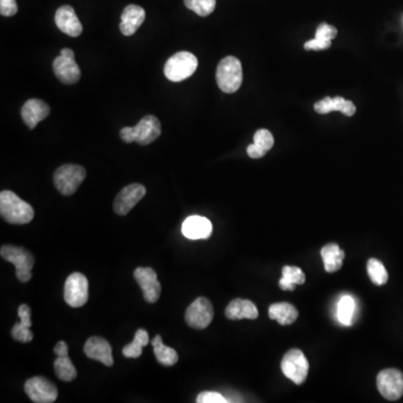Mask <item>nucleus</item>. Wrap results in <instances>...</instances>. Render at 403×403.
I'll list each match as a JSON object with an SVG mask.
<instances>
[{"mask_svg":"<svg viewBox=\"0 0 403 403\" xmlns=\"http://www.w3.org/2000/svg\"><path fill=\"white\" fill-rule=\"evenodd\" d=\"M0 214L8 223L23 225L32 222L34 209L14 191H3L0 193Z\"/></svg>","mask_w":403,"mask_h":403,"instance_id":"nucleus-1","label":"nucleus"},{"mask_svg":"<svg viewBox=\"0 0 403 403\" xmlns=\"http://www.w3.org/2000/svg\"><path fill=\"white\" fill-rule=\"evenodd\" d=\"M162 134V125L155 116H146L135 127H125L120 130V137L127 144L137 142L142 146L149 145Z\"/></svg>","mask_w":403,"mask_h":403,"instance_id":"nucleus-2","label":"nucleus"},{"mask_svg":"<svg viewBox=\"0 0 403 403\" xmlns=\"http://www.w3.org/2000/svg\"><path fill=\"white\" fill-rule=\"evenodd\" d=\"M243 81L242 65L234 56H227L218 63L216 69V82L221 90L234 93L240 89Z\"/></svg>","mask_w":403,"mask_h":403,"instance_id":"nucleus-3","label":"nucleus"},{"mask_svg":"<svg viewBox=\"0 0 403 403\" xmlns=\"http://www.w3.org/2000/svg\"><path fill=\"white\" fill-rule=\"evenodd\" d=\"M0 255L3 260L14 264L16 277L21 282H28L32 279V269L34 267V257L28 250L16 246H3Z\"/></svg>","mask_w":403,"mask_h":403,"instance_id":"nucleus-4","label":"nucleus"},{"mask_svg":"<svg viewBox=\"0 0 403 403\" xmlns=\"http://www.w3.org/2000/svg\"><path fill=\"white\" fill-rule=\"evenodd\" d=\"M198 61L194 54L189 52H178L166 62L164 73L171 82L184 81L191 78L198 69Z\"/></svg>","mask_w":403,"mask_h":403,"instance_id":"nucleus-5","label":"nucleus"},{"mask_svg":"<svg viewBox=\"0 0 403 403\" xmlns=\"http://www.w3.org/2000/svg\"><path fill=\"white\" fill-rule=\"evenodd\" d=\"M85 177L87 171L82 166L67 164L56 169L54 184L61 194L70 196L78 191Z\"/></svg>","mask_w":403,"mask_h":403,"instance_id":"nucleus-6","label":"nucleus"},{"mask_svg":"<svg viewBox=\"0 0 403 403\" xmlns=\"http://www.w3.org/2000/svg\"><path fill=\"white\" fill-rule=\"evenodd\" d=\"M71 49H63L61 54L53 62V71L58 81L63 85H76L81 78V71Z\"/></svg>","mask_w":403,"mask_h":403,"instance_id":"nucleus-7","label":"nucleus"},{"mask_svg":"<svg viewBox=\"0 0 403 403\" xmlns=\"http://www.w3.org/2000/svg\"><path fill=\"white\" fill-rule=\"evenodd\" d=\"M282 370L284 377L300 386L307 379L309 364L305 354L300 350L293 348L284 354L282 361Z\"/></svg>","mask_w":403,"mask_h":403,"instance_id":"nucleus-8","label":"nucleus"},{"mask_svg":"<svg viewBox=\"0 0 403 403\" xmlns=\"http://www.w3.org/2000/svg\"><path fill=\"white\" fill-rule=\"evenodd\" d=\"M64 299L73 308L85 306L89 299V282L80 273H73L67 277L64 286Z\"/></svg>","mask_w":403,"mask_h":403,"instance_id":"nucleus-9","label":"nucleus"},{"mask_svg":"<svg viewBox=\"0 0 403 403\" xmlns=\"http://www.w3.org/2000/svg\"><path fill=\"white\" fill-rule=\"evenodd\" d=\"M213 306L209 299L200 297L189 305L185 313V320L189 327L204 329L212 323Z\"/></svg>","mask_w":403,"mask_h":403,"instance_id":"nucleus-10","label":"nucleus"},{"mask_svg":"<svg viewBox=\"0 0 403 403\" xmlns=\"http://www.w3.org/2000/svg\"><path fill=\"white\" fill-rule=\"evenodd\" d=\"M377 386L383 397L395 401L403 395L402 372L395 368L383 370L377 377Z\"/></svg>","mask_w":403,"mask_h":403,"instance_id":"nucleus-11","label":"nucleus"},{"mask_svg":"<svg viewBox=\"0 0 403 403\" xmlns=\"http://www.w3.org/2000/svg\"><path fill=\"white\" fill-rule=\"evenodd\" d=\"M26 395L33 402L52 403L58 397V389L51 381L43 377L29 379L24 386Z\"/></svg>","mask_w":403,"mask_h":403,"instance_id":"nucleus-12","label":"nucleus"},{"mask_svg":"<svg viewBox=\"0 0 403 403\" xmlns=\"http://www.w3.org/2000/svg\"><path fill=\"white\" fill-rule=\"evenodd\" d=\"M146 195V187L142 184H130L120 191L114 200V209L118 215H127Z\"/></svg>","mask_w":403,"mask_h":403,"instance_id":"nucleus-13","label":"nucleus"},{"mask_svg":"<svg viewBox=\"0 0 403 403\" xmlns=\"http://www.w3.org/2000/svg\"><path fill=\"white\" fill-rule=\"evenodd\" d=\"M135 279L142 288L146 302L154 304L160 297L162 287L157 279V273L151 268H137L134 273Z\"/></svg>","mask_w":403,"mask_h":403,"instance_id":"nucleus-14","label":"nucleus"},{"mask_svg":"<svg viewBox=\"0 0 403 403\" xmlns=\"http://www.w3.org/2000/svg\"><path fill=\"white\" fill-rule=\"evenodd\" d=\"M50 105L40 99H29L22 108L21 114L25 125L33 130L40 122L50 116Z\"/></svg>","mask_w":403,"mask_h":403,"instance_id":"nucleus-15","label":"nucleus"},{"mask_svg":"<svg viewBox=\"0 0 403 403\" xmlns=\"http://www.w3.org/2000/svg\"><path fill=\"white\" fill-rule=\"evenodd\" d=\"M212 232L213 225L211 221L200 215L189 216L184 221L182 225V233L189 240H200V239L205 240L212 235Z\"/></svg>","mask_w":403,"mask_h":403,"instance_id":"nucleus-16","label":"nucleus"},{"mask_svg":"<svg viewBox=\"0 0 403 403\" xmlns=\"http://www.w3.org/2000/svg\"><path fill=\"white\" fill-rule=\"evenodd\" d=\"M55 24L61 32L71 37H78L81 35L83 31V26L74 9L67 5L60 7L56 10Z\"/></svg>","mask_w":403,"mask_h":403,"instance_id":"nucleus-17","label":"nucleus"},{"mask_svg":"<svg viewBox=\"0 0 403 403\" xmlns=\"http://www.w3.org/2000/svg\"><path fill=\"white\" fill-rule=\"evenodd\" d=\"M85 353L89 359L99 361L105 366H114L112 350L107 340L99 336H92L87 341L85 345Z\"/></svg>","mask_w":403,"mask_h":403,"instance_id":"nucleus-18","label":"nucleus"},{"mask_svg":"<svg viewBox=\"0 0 403 403\" xmlns=\"http://www.w3.org/2000/svg\"><path fill=\"white\" fill-rule=\"evenodd\" d=\"M314 109L320 114H331L333 111H340L343 114L352 117L357 112V107L353 102L345 100L342 96L329 98L326 96L324 99L319 100L314 105Z\"/></svg>","mask_w":403,"mask_h":403,"instance_id":"nucleus-19","label":"nucleus"},{"mask_svg":"<svg viewBox=\"0 0 403 403\" xmlns=\"http://www.w3.org/2000/svg\"><path fill=\"white\" fill-rule=\"evenodd\" d=\"M145 9L137 5H129L122 12L120 31L125 36L134 35L145 22Z\"/></svg>","mask_w":403,"mask_h":403,"instance_id":"nucleus-20","label":"nucleus"},{"mask_svg":"<svg viewBox=\"0 0 403 403\" xmlns=\"http://www.w3.org/2000/svg\"><path fill=\"white\" fill-rule=\"evenodd\" d=\"M225 315L231 320L240 319H257L259 316L258 308L251 300L248 299H234L230 302Z\"/></svg>","mask_w":403,"mask_h":403,"instance_id":"nucleus-21","label":"nucleus"},{"mask_svg":"<svg viewBox=\"0 0 403 403\" xmlns=\"http://www.w3.org/2000/svg\"><path fill=\"white\" fill-rule=\"evenodd\" d=\"M31 308L27 305H21L18 308V317L21 318V322L15 324L12 329V336L15 341L22 343L32 342L33 335L31 327H32V319H31Z\"/></svg>","mask_w":403,"mask_h":403,"instance_id":"nucleus-22","label":"nucleus"},{"mask_svg":"<svg viewBox=\"0 0 403 403\" xmlns=\"http://www.w3.org/2000/svg\"><path fill=\"white\" fill-rule=\"evenodd\" d=\"M337 36V29L332 25L323 23L317 28L315 38L305 43V50L324 51L329 49L332 41Z\"/></svg>","mask_w":403,"mask_h":403,"instance_id":"nucleus-23","label":"nucleus"},{"mask_svg":"<svg viewBox=\"0 0 403 403\" xmlns=\"http://www.w3.org/2000/svg\"><path fill=\"white\" fill-rule=\"evenodd\" d=\"M273 144H275V139H273V134L267 129H260L253 137V144L248 147V155L253 160L261 158L270 149L273 148Z\"/></svg>","mask_w":403,"mask_h":403,"instance_id":"nucleus-24","label":"nucleus"},{"mask_svg":"<svg viewBox=\"0 0 403 403\" xmlns=\"http://www.w3.org/2000/svg\"><path fill=\"white\" fill-rule=\"evenodd\" d=\"M269 317L280 325H291L298 318V311L289 302H277L270 306Z\"/></svg>","mask_w":403,"mask_h":403,"instance_id":"nucleus-25","label":"nucleus"},{"mask_svg":"<svg viewBox=\"0 0 403 403\" xmlns=\"http://www.w3.org/2000/svg\"><path fill=\"white\" fill-rule=\"evenodd\" d=\"M323 261L327 273H335L342 268L343 260L345 258V253L337 244H327L320 251Z\"/></svg>","mask_w":403,"mask_h":403,"instance_id":"nucleus-26","label":"nucleus"},{"mask_svg":"<svg viewBox=\"0 0 403 403\" xmlns=\"http://www.w3.org/2000/svg\"><path fill=\"white\" fill-rule=\"evenodd\" d=\"M151 345L154 348L155 357L157 361L164 366H173L178 362V354L174 348L164 345L163 340L160 335H157L154 340L151 341Z\"/></svg>","mask_w":403,"mask_h":403,"instance_id":"nucleus-27","label":"nucleus"},{"mask_svg":"<svg viewBox=\"0 0 403 403\" xmlns=\"http://www.w3.org/2000/svg\"><path fill=\"white\" fill-rule=\"evenodd\" d=\"M306 280V276L302 270L293 266H284L282 268V278L279 282V287L282 290L293 291L296 284H302Z\"/></svg>","mask_w":403,"mask_h":403,"instance_id":"nucleus-28","label":"nucleus"},{"mask_svg":"<svg viewBox=\"0 0 403 403\" xmlns=\"http://www.w3.org/2000/svg\"><path fill=\"white\" fill-rule=\"evenodd\" d=\"M54 370H55L56 377L65 382H71L78 375L76 368H74L72 361L69 357V352L58 355V359L54 362Z\"/></svg>","mask_w":403,"mask_h":403,"instance_id":"nucleus-29","label":"nucleus"},{"mask_svg":"<svg viewBox=\"0 0 403 403\" xmlns=\"http://www.w3.org/2000/svg\"><path fill=\"white\" fill-rule=\"evenodd\" d=\"M148 332L144 329V328H140L135 334L134 341L123 348L122 354L126 357H129V359H137V357H142V348L148 345Z\"/></svg>","mask_w":403,"mask_h":403,"instance_id":"nucleus-30","label":"nucleus"},{"mask_svg":"<svg viewBox=\"0 0 403 403\" xmlns=\"http://www.w3.org/2000/svg\"><path fill=\"white\" fill-rule=\"evenodd\" d=\"M357 309V304L353 297L343 296L337 304V319L343 325L351 326L353 324L354 314Z\"/></svg>","mask_w":403,"mask_h":403,"instance_id":"nucleus-31","label":"nucleus"},{"mask_svg":"<svg viewBox=\"0 0 403 403\" xmlns=\"http://www.w3.org/2000/svg\"><path fill=\"white\" fill-rule=\"evenodd\" d=\"M366 267H368V277L371 278L373 284H377V286L386 284L388 279H389V275H388V271L383 266L382 262L379 261L377 259L371 258L368 260Z\"/></svg>","mask_w":403,"mask_h":403,"instance_id":"nucleus-32","label":"nucleus"},{"mask_svg":"<svg viewBox=\"0 0 403 403\" xmlns=\"http://www.w3.org/2000/svg\"><path fill=\"white\" fill-rule=\"evenodd\" d=\"M185 6L196 12L200 17H206L214 12L216 0H184Z\"/></svg>","mask_w":403,"mask_h":403,"instance_id":"nucleus-33","label":"nucleus"},{"mask_svg":"<svg viewBox=\"0 0 403 403\" xmlns=\"http://www.w3.org/2000/svg\"><path fill=\"white\" fill-rule=\"evenodd\" d=\"M198 403H227L228 399L220 395L218 392L205 391L198 395L196 399Z\"/></svg>","mask_w":403,"mask_h":403,"instance_id":"nucleus-34","label":"nucleus"},{"mask_svg":"<svg viewBox=\"0 0 403 403\" xmlns=\"http://www.w3.org/2000/svg\"><path fill=\"white\" fill-rule=\"evenodd\" d=\"M18 6L16 0H0V14L5 17H12L17 14Z\"/></svg>","mask_w":403,"mask_h":403,"instance_id":"nucleus-35","label":"nucleus"}]
</instances>
